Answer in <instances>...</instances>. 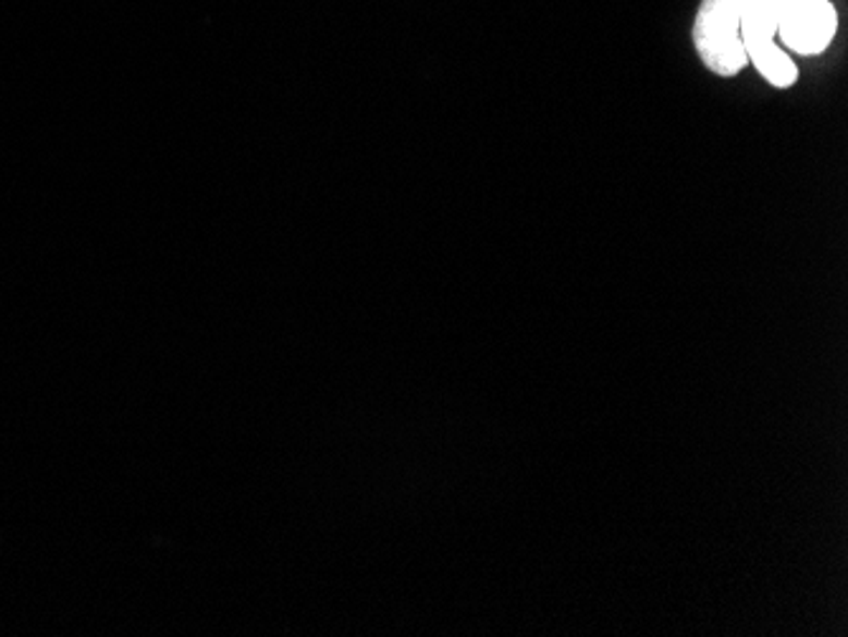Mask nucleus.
I'll list each match as a JSON object with an SVG mask.
<instances>
[{
    "label": "nucleus",
    "mask_w": 848,
    "mask_h": 637,
    "mask_svg": "<svg viewBox=\"0 0 848 637\" xmlns=\"http://www.w3.org/2000/svg\"><path fill=\"white\" fill-rule=\"evenodd\" d=\"M777 13L781 0H742V44L747 57L775 44Z\"/></svg>",
    "instance_id": "7ed1b4c3"
},
{
    "label": "nucleus",
    "mask_w": 848,
    "mask_h": 637,
    "mask_svg": "<svg viewBox=\"0 0 848 637\" xmlns=\"http://www.w3.org/2000/svg\"><path fill=\"white\" fill-rule=\"evenodd\" d=\"M693 46L712 74L729 79L742 72L750 64L742 44V0H701Z\"/></svg>",
    "instance_id": "f257e3e1"
},
{
    "label": "nucleus",
    "mask_w": 848,
    "mask_h": 637,
    "mask_svg": "<svg viewBox=\"0 0 848 637\" xmlns=\"http://www.w3.org/2000/svg\"><path fill=\"white\" fill-rule=\"evenodd\" d=\"M836 30L838 11L831 0H781L777 36L798 57H821Z\"/></svg>",
    "instance_id": "f03ea898"
}]
</instances>
